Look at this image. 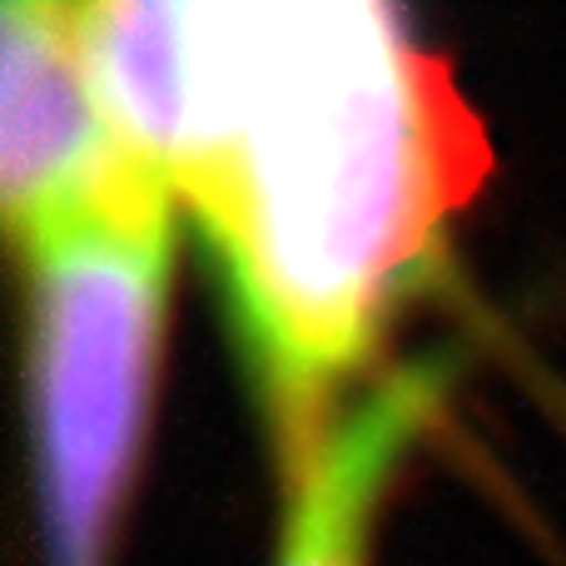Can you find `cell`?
<instances>
[{"instance_id": "1", "label": "cell", "mask_w": 566, "mask_h": 566, "mask_svg": "<svg viewBox=\"0 0 566 566\" xmlns=\"http://www.w3.org/2000/svg\"><path fill=\"white\" fill-rule=\"evenodd\" d=\"M149 165L199 219L289 472L438 274L488 145L448 65L373 0H175Z\"/></svg>"}, {"instance_id": "2", "label": "cell", "mask_w": 566, "mask_h": 566, "mask_svg": "<svg viewBox=\"0 0 566 566\" xmlns=\"http://www.w3.org/2000/svg\"><path fill=\"white\" fill-rule=\"evenodd\" d=\"M175 205L25 244L35 497L50 566H105L149 422Z\"/></svg>"}, {"instance_id": "3", "label": "cell", "mask_w": 566, "mask_h": 566, "mask_svg": "<svg viewBox=\"0 0 566 566\" xmlns=\"http://www.w3.org/2000/svg\"><path fill=\"white\" fill-rule=\"evenodd\" d=\"M0 199L20 249L80 219L175 205L109 125L75 6L10 0L0 10Z\"/></svg>"}, {"instance_id": "4", "label": "cell", "mask_w": 566, "mask_h": 566, "mask_svg": "<svg viewBox=\"0 0 566 566\" xmlns=\"http://www.w3.org/2000/svg\"><path fill=\"white\" fill-rule=\"evenodd\" d=\"M438 402L442 368L412 363L363 392L358 408L338 412L318 448L289 472V517L274 566H368L378 497Z\"/></svg>"}]
</instances>
